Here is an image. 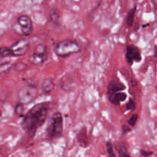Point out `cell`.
<instances>
[{
	"mask_svg": "<svg viewBox=\"0 0 157 157\" xmlns=\"http://www.w3.org/2000/svg\"><path fill=\"white\" fill-rule=\"evenodd\" d=\"M126 61L130 65H132L134 62H140L142 60L140 49L136 45L129 44L126 47Z\"/></svg>",
	"mask_w": 157,
	"mask_h": 157,
	"instance_id": "obj_7",
	"label": "cell"
},
{
	"mask_svg": "<svg viewBox=\"0 0 157 157\" xmlns=\"http://www.w3.org/2000/svg\"><path fill=\"white\" fill-rule=\"evenodd\" d=\"M38 95L37 83L31 82L30 81L19 89L18 92V101L24 105L33 102Z\"/></svg>",
	"mask_w": 157,
	"mask_h": 157,
	"instance_id": "obj_4",
	"label": "cell"
},
{
	"mask_svg": "<svg viewBox=\"0 0 157 157\" xmlns=\"http://www.w3.org/2000/svg\"><path fill=\"white\" fill-rule=\"evenodd\" d=\"M116 149L119 157H132L128 151L127 145L124 143L119 142L116 144Z\"/></svg>",
	"mask_w": 157,
	"mask_h": 157,
	"instance_id": "obj_14",
	"label": "cell"
},
{
	"mask_svg": "<svg viewBox=\"0 0 157 157\" xmlns=\"http://www.w3.org/2000/svg\"><path fill=\"white\" fill-rule=\"evenodd\" d=\"M76 139L78 145L82 148H87L89 147L90 140H89L88 132L86 127H82L80 129L76 135Z\"/></svg>",
	"mask_w": 157,
	"mask_h": 157,
	"instance_id": "obj_8",
	"label": "cell"
},
{
	"mask_svg": "<svg viewBox=\"0 0 157 157\" xmlns=\"http://www.w3.org/2000/svg\"><path fill=\"white\" fill-rule=\"evenodd\" d=\"M140 153L141 156L143 157H150L152 155H153V151H148V150H144V149H141L140 150Z\"/></svg>",
	"mask_w": 157,
	"mask_h": 157,
	"instance_id": "obj_22",
	"label": "cell"
},
{
	"mask_svg": "<svg viewBox=\"0 0 157 157\" xmlns=\"http://www.w3.org/2000/svg\"><path fill=\"white\" fill-rule=\"evenodd\" d=\"M8 57H12V52L9 47H0V60Z\"/></svg>",
	"mask_w": 157,
	"mask_h": 157,
	"instance_id": "obj_17",
	"label": "cell"
},
{
	"mask_svg": "<svg viewBox=\"0 0 157 157\" xmlns=\"http://www.w3.org/2000/svg\"><path fill=\"white\" fill-rule=\"evenodd\" d=\"M30 48V42L28 40L21 38L17 40L9 47L12 57H21L25 55Z\"/></svg>",
	"mask_w": 157,
	"mask_h": 157,
	"instance_id": "obj_6",
	"label": "cell"
},
{
	"mask_svg": "<svg viewBox=\"0 0 157 157\" xmlns=\"http://www.w3.org/2000/svg\"><path fill=\"white\" fill-rule=\"evenodd\" d=\"M55 87V80L52 78H48L43 80L41 84V90L44 94H51Z\"/></svg>",
	"mask_w": 157,
	"mask_h": 157,
	"instance_id": "obj_11",
	"label": "cell"
},
{
	"mask_svg": "<svg viewBox=\"0 0 157 157\" xmlns=\"http://www.w3.org/2000/svg\"><path fill=\"white\" fill-rule=\"evenodd\" d=\"M2 111H1V110H0V117H2Z\"/></svg>",
	"mask_w": 157,
	"mask_h": 157,
	"instance_id": "obj_26",
	"label": "cell"
},
{
	"mask_svg": "<svg viewBox=\"0 0 157 157\" xmlns=\"http://www.w3.org/2000/svg\"><path fill=\"white\" fill-rule=\"evenodd\" d=\"M153 50H154V56L156 57V55H157V47L156 45H154V48H153Z\"/></svg>",
	"mask_w": 157,
	"mask_h": 157,
	"instance_id": "obj_25",
	"label": "cell"
},
{
	"mask_svg": "<svg viewBox=\"0 0 157 157\" xmlns=\"http://www.w3.org/2000/svg\"><path fill=\"white\" fill-rule=\"evenodd\" d=\"M137 84H138V82H137V81H136V80L133 79L131 81V85L133 86V87H136V86L137 85Z\"/></svg>",
	"mask_w": 157,
	"mask_h": 157,
	"instance_id": "obj_24",
	"label": "cell"
},
{
	"mask_svg": "<svg viewBox=\"0 0 157 157\" xmlns=\"http://www.w3.org/2000/svg\"><path fill=\"white\" fill-rule=\"evenodd\" d=\"M17 25L19 29V34L28 37L33 32V23L30 17L27 15H20L17 18Z\"/></svg>",
	"mask_w": 157,
	"mask_h": 157,
	"instance_id": "obj_5",
	"label": "cell"
},
{
	"mask_svg": "<svg viewBox=\"0 0 157 157\" xmlns=\"http://www.w3.org/2000/svg\"><path fill=\"white\" fill-rule=\"evenodd\" d=\"M125 89L126 86L122 82L117 81V80H111L110 81H109L108 84H107V95L109 96V95L116 93V92L123 91Z\"/></svg>",
	"mask_w": 157,
	"mask_h": 157,
	"instance_id": "obj_9",
	"label": "cell"
},
{
	"mask_svg": "<svg viewBox=\"0 0 157 157\" xmlns=\"http://www.w3.org/2000/svg\"><path fill=\"white\" fill-rule=\"evenodd\" d=\"M138 117H139V115H138L137 113H134V114L132 115L128 121L129 125L132 127H135V125H136V122H137L138 121Z\"/></svg>",
	"mask_w": 157,
	"mask_h": 157,
	"instance_id": "obj_21",
	"label": "cell"
},
{
	"mask_svg": "<svg viewBox=\"0 0 157 157\" xmlns=\"http://www.w3.org/2000/svg\"><path fill=\"white\" fill-rule=\"evenodd\" d=\"M48 102L35 104L22 117L21 127L29 140L35 137L37 131L45 123L49 110Z\"/></svg>",
	"mask_w": 157,
	"mask_h": 157,
	"instance_id": "obj_1",
	"label": "cell"
},
{
	"mask_svg": "<svg viewBox=\"0 0 157 157\" xmlns=\"http://www.w3.org/2000/svg\"><path fill=\"white\" fill-rule=\"evenodd\" d=\"M63 116L61 112H55L49 117L47 124L45 134L46 139L54 141L62 136Z\"/></svg>",
	"mask_w": 157,
	"mask_h": 157,
	"instance_id": "obj_2",
	"label": "cell"
},
{
	"mask_svg": "<svg viewBox=\"0 0 157 157\" xmlns=\"http://www.w3.org/2000/svg\"><path fill=\"white\" fill-rule=\"evenodd\" d=\"M136 103L135 101L134 98H131L128 101V102L126 104V110L127 111H133V110H136Z\"/></svg>",
	"mask_w": 157,
	"mask_h": 157,
	"instance_id": "obj_19",
	"label": "cell"
},
{
	"mask_svg": "<svg viewBox=\"0 0 157 157\" xmlns=\"http://www.w3.org/2000/svg\"><path fill=\"white\" fill-rule=\"evenodd\" d=\"M24 104L18 102V104H15V108H14V113L17 117H23V116H24Z\"/></svg>",
	"mask_w": 157,
	"mask_h": 157,
	"instance_id": "obj_16",
	"label": "cell"
},
{
	"mask_svg": "<svg viewBox=\"0 0 157 157\" xmlns=\"http://www.w3.org/2000/svg\"><path fill=\"white\" fill-rule=\"evenodd\" d=\"M34 52L38 54H42V55H48V48L45 44H38L35 47Z\"/></svg>",
	"mask_w": 157,
	"mask_h": 157,
	"instance_id": "obj_18",
	"label": "cell"
},
{
	"mask_svg": "<svg viewBox=\"0 0 157 157\" xmlns=\"http://www.w3.org/2000/svg\"><path fill=\"white\" fill-rule=\"evenodd\" d=\"M49 19L52 24L56 26L60 25L61 22V15L60 11L56 8L51 9L50 13H49Z\"/></svg>",
	"mask_w": 157,
	"mask_h": 157,
	"instance_id": "obj_13",
	"label": "cell"
},
{
	"mask_svg": "<svg viewBox=\"0 0 157 157\" xmlns=\"http://www.w3.org/2000/svg\"><path fill=\"white\" fill-rule=\"evenodd\" d=\"M106 149H107V154L109 157H117L113 151V146L110 141H107L106 143Z\"/></svg>",
	"mask_w": 157,
	"mask_h": 157,
	"instance_id": "obj_20",
	"label": "cell"
},
{
	"mask_svg": "<svg viewBox=\"0 0 157 157\" xmlns=\"http://www.w3.org/2000/svg\"><path fill=\"white\" fill-rule=\"evenodd\" d=\"M121 130H122V135H127L129 133L131 132V128L130 127H128L127 125H122L121 126Z\"/></svg>",
	"mask_w": 157,
	"mask_h": 157,
	"instance_id": "obj_23",
	"label": "cell"
},
{
	"mask_svg": "<svg viewBox=\"0 0 157 157\" xmlns=\"http://www.w3.org/2000/svg\"><path fill=\"white\" fill-rule=\"evenodd\" d=\"M48 59V55H42L33 52L32 55L29 57V61L34 65H41L44 64Z\"/></svg>",
	"mask_w": 157,
	"mask_h": 157,
	"instance_id": "obj_12",
	"label": "cell"
},
{
	"mask_svg": "<svg viewBox=\"0 0 157 157\" xmlns=\"http://www.w3.org/2000/svg\"><path fill=\"white\" fill-rule=\"evenodd\" d=\"M81 51V46L78 42L71 39L60 41L55 45L54 52L59 58H67L74 54L79 53Z\"/></svg>",
	"mask_w": 157,
	"mask_h": 157,
	"instance_id": "obj_3",
	"label": "cell"
},
{
	"mask_svg": "<svg viewBox=\"0 0 157 157\" xmlns=\"http://www.w3.org/2000/svg\"><path fill=\"white\" fill-rule=\"evenodd\" d=\"M127 98V94L124 91L116 92V93H113L108 96L109 101L115 106H119L121 103L124 102Z\"/></svg>",
	"mask_w": 157,
	"mask_h": 157,
	"instance_id": "obj_10",
	"label": "cell"
},
{
	"mask_svg": "<svg viewBox=\"0 0 157 157\" xmlns=\"http://www.w3.org/2000/svg\"><path fill=\"white\" fill-rule=\"evenodd\" d=\"M136 12V6H134V7H133L130 11H129L128 14H127L126 21H127V25L129 26V27H132V26L133 25Z\"/></svg>",
	"mask_w": 157,
	"mask_h": 157,
	"instance_id": "obj_15",
	"label": "cell"
}]
</instances>
